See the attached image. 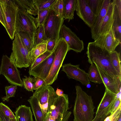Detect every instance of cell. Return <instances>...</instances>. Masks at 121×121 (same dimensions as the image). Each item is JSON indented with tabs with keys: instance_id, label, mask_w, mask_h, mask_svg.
Returning <instances> with one entry per match:
<instances>
[{
	"instance_id": "7",
	"label": "cell",
	"mask_w": 121,
	"mask_h": 121,
	"mask_svg": "<svg viewBox=\"0 0 121 121\" xmlns=\"http://www.w3.org/2000/svg\"><path fill=\"white\" fill-rule=\"evenodd\" d=\"M0 2L4 13L5 29L10 38L13 40L18 6L14 0H0Z\"/></svg>"
},
{
	"instance_id": "11",
	"label": "cell",
	"mask_w": 121,
	"mask_h": 121,
	"mask_svg": "<svg viewBox=\"0 0 121 121\" xmlns=\"http://www.w3.org/2000/svg\"><path fill=\"white\" fill-rule=\"evenodd\" d=\"M59 39H64L67 44L69 50L80 52L84 49L83 41L71 29L65 25L62 26L59 33Z\"/></svg>"
},
{
	"instance_id": "28",
	"label": "cell",
	"mask_w": 121,
	"mask_h": 121,
	"mask_svg": "<svg viewBox=\"0 0 121 121\" xmlns=\"http://www.w3.org/2000/svg\"><path fill=\"white\" fill-rule=\"evenodd\" d=\"M104 0H87L88 4L95 16L97 17L101 9Z\"/></svg>"
},
{
	"instance_id": "14",
	"label": "cell",
	"mask_w": 121,
	"mask_h": 121,
	"mask_svg": "<svg viewBox=\"0 0 121 121\" xmlns=\"http://www.w3.org/2000/svg\"><path fill=\"white\" fill-rule=\"evenodd\" d=\"M117 95L105 89L104 96L97 108L95 117H106L109 114Z\"/></svg>"
},
{
	"instance_id": "38",
	"label": "cell",
	"mask_w": 121,
	"mask_h": 121,
	"mask_svg": "<svg viewBox=\"0 0 121 121\" xmlns=\"http://www.w3.org/2000/svg\"><path fill=\"white\" fill-rule=\"evenodd\" d=\"M121 114L120 107L112 114L106 117L104 121H117Z\"/></svg>"
},
{
	"instance_id": "5",
	"label": "cell",
	"mask_w": 121,
	"mask_h": 121,
	"mask_svg": "<svg viewBox=\"0 0 121 121\" xmlns=\"http://www.w3.org/2000/svg\"><path fill=\"white\" fill-rule=\"evenodd\" d=\"M15 33L20 31L26 32L31 38L33 47L36 45L38 28L36 17L26 12L17 9L15 24Z\"/></svg>"
},
{
	"instance_id": "4",
	"label": "cell",
	"mask_w": 121,
	"mask_h": 121,
	"mask_svg": "<svg viewBox=\"0 0 121 121\" xmlns=\"http://www.w3.org/2000/svg\"><path fill=\"white\" fill-rule=\"evenodd\" d=\"M69 51L68 45L65 39L59 38L53 52L54 57L50 72L44 80L45 85H50L56 80L59 72Z\"/></svg>"
},
{
	"instance_id": "24",
	"label": "cell",
	"mask_w": 121,
	"mask_h": 121,
	"mask_svg": "<svg viewBox=\"0 0 121 121\" xmlns=\"http://www.w3.org/2000/svg\"><path fill=\"white\" fill-rule=\"evenodd\" d=\"M48 40H45L36 45L29 52V56L31 65L40 55L47 51V46Z\"/></svg>"
},
{
	"instance_id": "29",
	"label": "cell",
	"mask_w": 121,
	"mask_h": 121,
	"mask_svg": "<svg viewBox=\"0 0 121 121\" xmlns=\"http://www.w3.org/2000/svg\"><path fill=\"white\" fill-rule=\"evenodd\" d=\"M56 0H33V3L39 11L46 9L50 7Z\"/></svg>"
},
{
	"instance_id": "2",
	"label": "cell",
	"mask_w": 121,
	"mask_h": 121,
	"mask_svg": "<svg viewBox=\"0 0 121 121\" xmlns=\"http://www.w3.org/2000/svg\"><path fill=\"white\" fill-rule=\"evenodd\" d=\"M76 96L73 113L74 121H92L95 108L91 96L83 91L81 87L75 86Z\"/></svg>"
},
{
	"instance_id": "6",
	"label": "cell",
	"mask_w": 121,
	"mask_h": 121,
	"mask_svg": "<svg viewBox=\"0 0 121 121\" xmlns=\"http://www.w3.org/2000/svg\"><path fill=\"white\" fill-rule=\"evenodd\" d=\"M12 52L10 56V60L17 67L21 68L30 66V62L29 52L18 33H15L13 41Z\"/></svg>"
},
{
	"instance_id": "41",
	"label": "cell",
	"mask_w": 121,
	"mask_h": 121,
	"mask_svg": "<svg viewBox=\"0 0 121 121\" xmlns=\"http://www.w3.org/2000/svg\"><path fill=\"white\" fill-rule=\"evenodd\" d=\"M57 42L55 40H48L47 46V51L52 52Z\"/></svg>"
},
{
	"instance_id": "16",
	"label": "cell",
	"mask_w": 121,
	"mask_h": 121,
	"mask_svg": "<svg viewBox=\"0 0 121 121\" xmlns=\"http://www.w3.org/2000/svg\"><path fill=\"white\" fill-rule=\"evenodd\" d=\"M54 54H52L33 68L29 69L30 75L37 77L45 80L50 72L54 58Z\"/></svg>"
},
{
	"instance_id": "35",
	"label": "cell",
	"mask_w": 121,
	"mask_h": 121,
	"mask_svg": "<svg viewBox=\"0 0 121 121\" xmlns=\"http://www.w3.org/2000/svg\"><path fill=\"white\" fill-rule=\"evenodd\" d=\"M24 77L25 78H22L24 88L28 91L33 92V78L26 76Z\"/></svg>"
},
{
	"instance_id": "46",
	"label": "cell",
	"mask_w": 121,
	"mask_h": 121,
	"mask_svg": "<svg viewBox=\"0 0 121 121\" xmlns=\"http://www.w3.org/2000/svg\"><path fill=\"white\" fill-rule=\"evenodd\" d=\"M106 118L105 117H101L98 118L95 117L92 121H104Z\"/></svg>"
},
{
	"instance_id": "42",
	"label": "cell",
	"mask_w": 121,
	"mask_h": 121,
	"mask_svg": "<svg viewBox=\"0 0 121 121\" xmlns=\"http://www.w3.org/2000/svg\"><path fill=\"white\" fill-rule=\"evenodd\" d=\"M0 121H17L16 118H10L5 115L0 111Z\"/></svg>"
},
{
	"instance_id": "30",
	"label": "cell",
	"mask_w": 121,
	"mask_h": 121,
	"mask_svg": "<svg viewBox=\"0 0 121 121\" xmlns=\"http://www.w3.org/2000/svg\"><path fill=\"white\" fill-rule=\"evenodd\" d=\"M17 32L19 34L25 46L30 52L33 48V46L32 39L29 34L23 31Z\"/></svg>"
},
{
	"instance_id": "23",
	"label": "cell",
	"mask_w": 121,
	"mask_h": 121,
	"mask_svg": "<svg viewBox=\"0 0 121 121\" xmlns=\"http://www.w3.org/2000/svg\"><path fill=\"white\" fill-rule=\"evenodd\" d=\"M113 3L114 8L112 24L113 30L115 38L121 42V16L119 14L116 5Z\"/></svg>"
},
{
	"instance_id": "15",
	"label": "cell",
	"mask_w": 121,
	"mask_h": 121,
	"mask_svg": "<svg viewBox=\"0 0 121 121\" xmlns=\"http://www.w3.org/2000/svg\"><path fill=\"white\" fill-rule=\"evenodd\" d=\"M94 42L104 47L110 52L115 51L121 42L115 37L112 29V25L109 31L105 34L99 35Z\"/></svg>"
},
{
	"instance_id": "32",
	"label": "cell",
	"mask_w": 121,
	"mask_h": 121,
	"mask_svg": "<svg viewBox=\"0 0 121 121\" xmlns=\"http://www.w3.org/2000/svg\"><path fill=\"white\" fill-rule=\"evenodd\" d=\"M63 0H56L51 7L57 15L63 17Z\"/></svg>"
},
{
	"instance_id": "40",
	"label": "cell",
	"mask_w": 121,
	"mask_h": 121,
	"mask_svg": "<svg viewBox=\"0 0 121 121\" xmlns=\"http://www.w3.org/2000/svg\"><path fill=\"white\" fill-rule=\"evenodd\" d=\"M120 97V96L117 95L110 112V115L112 114L120 107H121V99Z\"/></svg>"
},
{
	"instance_id": "8",
	"label": "cell",
	"mask_w": 121,
	"mask_h": 121,
	"mask_svg": "<svg viewBox=\"0 0 121 121\" xmlns=\"http://www.w3.org/2000/svg\"><path fill=\"white\" fill-rule=\"evenodd\" d=\"M64 19L57 15L50 6L47 17L43 24L45 33L48 40L57 42L60 29Z\"/></svg>"
},
{
	"instance_id": "33",
	"label": "cell",
	"mask_w": 121,
	"mask_h": 121,
	"mask_svg": "<svg viewBox=\"0 0 121 121\" xmlns=\"http://www.w3.org/2000/svg\"><path fill=\"white\" fill-rule=\"evenodd\" d=\"M17 87V86L13 85L5 86V90L6 96L2 98L3 101H8L9 98L14 97Z\"/></svg>"
},
{
	"instance_id": "9",
	"label": "cell",
	"mask_w": 121,
	"mask_h": 121,
	"mask_svg": "<svg viewBox=\"0 0 121 121\" xmlns=\"http://www.w3.org/2000/svg\"><path fill=\"white\" fill-rule=\"evenodd\" d=\"M0 73L3 75L11 84L22 87L23 86L17 67L6 55H3L2 58Z\"/></svg>"
},
{
	"instance_id": "37",
	"label": "cell",
	"mask_w": 121,
	"mask_h": 121,
	"mask_svg": "<svg viewBox=\"0 0 121 121\" xmlns=\"http://www.w3.org/2000/svg\"><path fill=\"white\" fill-rule=\"evenodd\" d=\"M0 111L6 116L10 118H16L15 115L9 108L2 102L0 103Z\"/></svg>"
},
{
	"instance_id": "27",
	"label": "cell",
	"mask_w": 121,
	"mask_h": 121,
	"mask_svg": "<svg viewBox=\"0 0 121 121\" xmlns=\"http://www.w3.org/2000/svg\"><path fill=\"white\" fill-rule=\"evenodd\" d=\"M110 57L112 64L114 68L121 76L120 54L116 51H114L110 53Z\"/></svg>"
},
{
	"instance_id": "12",
	"label": "cell",
	"mask_w": 121,
	"mask_h": 121,
	"mask_svg": "<svg viewBox=\"0 0 121 121\" xmlns=\"http://www.w3.org/2000/svg\"><path fill=\"white\" fill-rule=\"evenodd\" d=\"M79 65H74L71 63L64 64L62 66V71L64 72L69 79H73L81 82L85 86L90 83L88 73L81 69Z\"/></svg>"
},
{
	"instance_id": "44",
	"label": "cell",
	"mask_w": 121,
	"mask_h": 121,
	"mask_svg": "<svg viewBox=\"0 0 121 121\" xmlns=\"http://www.w3.org/2000/svg\"><path fill=\"white\" fill-rule=\"evenodd\" d=\"M112 2L116 5L119 14L121 16V0H113Z\"/></svg>"
},
{
	"instance_id": "36",
	"label": "cell",
	"mask_w": 121,
	"mask_h": 121,
	"mask_svg": "<svg viewBox=\"0 0 121 121\" xmlns=\"http://www.w3.org/2000/svg\"><path fill=\"white\" fill-rule=\"evenodd\" d=\"M52 53L47 51L40 55L37 58L34 62L30 65L29 69H30L34 68L47 58Z\"/></svg>"
},
{
	"instance_id": "47",
	"label": "cell",
	"mask_w": 121,
	"mask_h": 121,
	"mask_svg": "<svg viewBox=\"0 0 121 121\" xmlns=\"http://www.w3.org/2000/svg\"><path fill=\"white\" fill-rule=\"evenodd\" d=\"M117 121H121V114L120 115L119 118Z\"/></svg>"
},
{
	"instance_id": "39",
	"label": "cell",
	"mask_w": 121,
	"mask_h": 121,
	"mask_svg": "<svg viewBox=\"0 0 121 121\" xmlns=\"http://www.w3.org/2000/svg\"><path fill=\"white\" fill-rule=\"evenodd\" d=\"M33 90H36L40 87L46 86L44 80L37 77L33 78Z\"/></svg>"
},
{
	"instance_id": "45",
	"label": "cell",
	"mask_w": 121,
	"mask_h": 121,
	"mask_svg": "<svg viewBox=\"0 0 121 121\" xmlns=\"http://www.w3.org/2000/svg\"><path fill=\"white\" fill-rule=\"evenodd\" d=\"M57 95L58 96H61L63 95L64 92L63 91L60 89L57 88L55 91Z\"/></svg>"
},
{
	"instance_id": "21",
	"label": "cell",
	"mask_w": 121,
	"mask_h": 121,
	"mask_svg": "<svg viewBox=\"0 0 121 121\" xmlns=\"http://www.w3.org/2000/svg\"><path fill=\"white\" fill-rule=\"evenodd\" d=\"M18 8L22 11L27 12L35 16L37 15L38 10L33 0H15Z\"/></svg>"
},
{
	"instance_id": "19",
	"label": "cell",
	"mask_w": 121,
	"mask_h": 121,
	"mask_svg": "<svg viewBox=\"0 0 121 121\" xmlns=\"http://www.w3.org/2000/svg\"><path fill=\"white\" fill-rule=\"evenodd\" d=\"M114 5L112 1L109 5L100 28L99 35L107 32L112 25L113 20Z\"/></svg>"
},
{
	"instance_id": "43",
	"label": "cell",
	"mask_w": 121,
	"mask_h": 121,
	"mask_svg": "<svg viewBox=\"0 0 121 121\" xmlns=\"http://www.w3.org/2000/svg\"><path fill=\"white\" fill-rule=\"evenodd\" d=\"M0 22L5 28L6 25L5 24L4 14L3 9L0 2Z\"/></svg>"
},
{
	"instance_id": "13",
	"label": "cell",
	"mask_w": 121,
	"mask_h": 121,
	"mask_svg": "<svg viewBox=\"0 0 121 121\" xmlns=\"http://www.w3.org/2000/svg\"><path fill=\"white\" fill-rule=\"evenodd\" d=\"M75 10L77 15L89 27L94 25L96 17L93 14L87 0H76Z\"/></svg>"
},
{
	"instance_id": "48",
	"label": "cell",
	"mask_w": 121,
	"mask_h": 121,
	"mask_svg": "<svg viewBox=\"0 0 121 121\" xmlns=\"http://www.w3.org/2000/svg\"></svg>"
},
{
	"instance_id": "17",
	"label": "cell",
	"mask_w": 121,
	"mask_h": 121,
	"mask_svg": "<svg viewBox=\"0 0 121 121\" xmlns=\"http://www.w3.org/2000/svg\"><path fill=\"white\" fill-rule=\"evenodd\" d=\"M96 66L106 89L116 95L118 94L120 92L121 78H112L105 73L98 66Z\"/></svg>"
},
{
	"instance_id": "22",
	"label": "cell",
	"mask_w": 121,
	"mask_h": 121,
	"mask_svg": "<svg viewBox=\"0 0 121 121\" xmlns=\"http://www.w3.org/2000/svg\"><path fill=\"white\" fill-rule=\"evenodd\" d=\"M63 17L64 19H68L69 22L74 18L76 0H63Z\"/></svg>"
},
{
	"instance_id": "31",
	"label": "cell",
	"mask_w": 121,
	"mask_h": 121,
	"mask_svg": "<svg viewBox=\"0 0 121 121\" xmlns=\"http://www.w3.org/2000/svg\"><path fill=\"white\" fill-rule=\"evenodd\" d=\"M50 9V7L43 10L39 11L37 14V17H36L37 27L43 25L48 16Z\"/></svg>"
},
{
	"instance_id": "1",
	"label": "cell",
	"mask_w": 121,
	"mask_h": 121,
	"mask_svg": "<svg viewBox=\"0 0 121 121\" xmlns=\"http://www.w3.org/2000/svg\"><path fill=\"white\" fill-rule=\"evenodd\" d=\"M110 53L104 47L94 42L89 43L86 54L88 62L94 63L105 73L114 78H121L113 66L110 59Z\"/></svg>"
},
{
	"instance_id": "20",
	"label": "cell",
	"mask_w": 121,
	"mask_h": 121,
	"mask_svg": "<svg viewBox=\"0 0 121 121\" xmlns=\"http://www.w3.org/2000/svg\"><path fill=\"white\" fill-rule=\"evenodd\" d=\"M17 121H34L30 107L21 105L16 108L15 112Z\"/></svg>"
},
{
	"instance_id": "18",
	"label": "cell",
	"mask_w": 121,
	"mask_h": 121,
	"mask_svg": "<svg viewBox=\"0 0 121 121\" xmlns=\"http://www.w3.org/2000/svg\"><path fill=\"white\" fill-rule=\"evenodd\" d=\"M111 0H104L100 10L97 16L94 24L91 28L92 38L95 40L99 37L100 27L108 7Z\"/></svg>"
},
{
	"instance_id": "34",
	"label": "cell",
	"mask_w": 121,
	"mask_h": 121,
	"mask_svg": "<svg viewBox=\"0 0 121 121\" xmlns=\"http://www.w3.org/2000/svg\"><path fill=\"white\" fill-rule=\"evenodd\" d=\"M45 40H48V39L45 35L43 25H42L39 26L37 30L36 45Z\"/></svg>"
},
{
	"instance_id": "10",
	"label": "cell",
	"mask_w": 121,
	"mask_h": 121,
	"mask_svg": "<svg viewBox=\"0 0 121 121\" xmlns=\"http://www.w3.org/2000/svg\"><path fill=\"white\" fill-rule=\"evenodd\" d=\"M37 99L40 107L44 121L48 113L50 103L58 96L54 89L50 85L43 86L35 90L33 95Z\"/></svg>"
},
{
	"instance_id": "25",
	"label": "cell",
	"mask_w": 121,
	"mask_h": 121,
	"mask_svg": "<svg viewBox=\"0 0 121 121\" xmlns=\"http://www.w3.org/2000/svg\"><path fill=\"white\" fill-rule=\"evenodd\" d=\"M35 116L36 121H43V113L39 103L33 95L28 100Z\"/></svg>"
},
{
	"instance_id": "26",
	"label": "cell",
	"mask_w": 121,
	"mask_h": 121,
	"mask_svg": "<svg viewBox=\"0 0 121 121\" xmlns=\"http://www.w3.org/2000/svg\"><path fill=\"white\" fill-rule=\"evenodd\" d=\"M91 64L87 73L90 81L95 83L103 84V80L96 65L94 63Z\"/></svg>"
},
{
	"instance_id": "3",
	"label": "cell",
	"mask_w": 121,
	"mask_h": 121,
	"mask_svg": "<svg viewBox=\"0 0 121 121\" xmlns=\"http://www.w3.org/2000/svg\"><path fill=\"white\" fill-rule=\"evenodd\" d=\"M68 95L58 96L49 104L44 121H68L71 112L69 109Z\"/></svg>"
}]
</instances>
